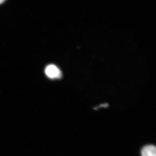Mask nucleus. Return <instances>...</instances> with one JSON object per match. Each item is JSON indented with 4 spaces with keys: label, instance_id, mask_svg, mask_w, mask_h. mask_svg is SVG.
Listing matches in <instances>:
<instances>
[{
    "label": "nucleus",
    "instance_id": "1",
    "mask_svg": "<svg viewBox=\"0 0 156 156\" xmlns=\"http://www.w3.org/2000/svg\"><path fill=\"white\" fill-rule=\"evenodd\" d=\"M45 73L47 76L50 79H60L62 76L60 70L53 64H50L46 68Z\"/></svg>",
    "mask_w": 156,
    "mask_h": 156
},
{
    "label": "nucleus",
    "instance_id": "2",
    "mask_svg": "<svg viewBox=\"0 0 156 156\" xmlns=\"http://www.w3.org/2000/svg\"><path fill=\"white\" fill-rule=\"evenodd\" d=\"M142 156H156V149L154 146L148 145L143 148L141 151Z\"/></svg>",
    "mask_w": 156,
    "mask_h": 156
},
{
    "label": "nucleus",
    "instance_id": "3",
    "mask_svg": "<svg viewBox=\"0 0 156 156\" xmlns=\"http://www.w3.org/2000/svg\"><path fill=\"white\" fill-rule=\"evenodd\" d=\"M5 0H0V5L2 4V3L4 2Z\"/></svg>",
    "mask_w": 156,
    "mask_h": 156
}]
</instances>
